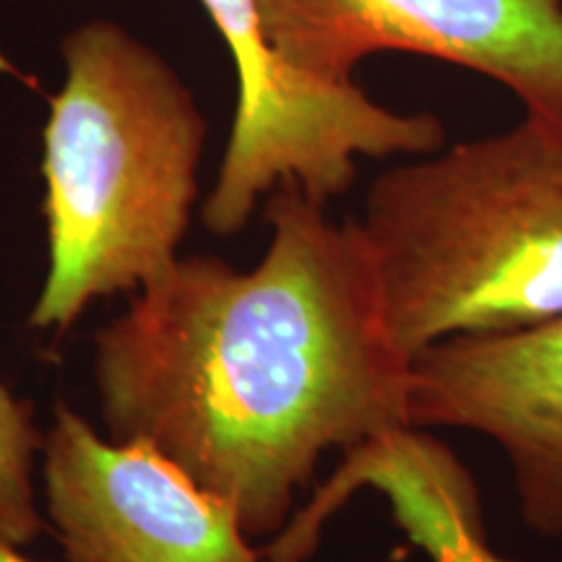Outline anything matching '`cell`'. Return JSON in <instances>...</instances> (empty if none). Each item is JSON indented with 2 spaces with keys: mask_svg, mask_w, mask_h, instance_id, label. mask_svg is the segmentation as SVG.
<instances>
[{
  "mask_svg": "<svg viewBox=\"0 0 562 562\" xmlns=\"http://www.w3.org/2000/svg\"><path fill=\"white\" fill-rule=\"evenodd\" d=\"M271 245L237 271L178 258L94 336L104 430L227 501L248 537L284 529L321 456L409 427L412 360L385 318L360 222L286 178Z\"/></svg>",
  "mask_w": 562,
  "mask_h": 562,
  "instance_id": "1",
  "label": "cell"
},
{
  "mask_svg": "<svg viewBox=\"0 0 562 562\" xmlns=\"http://www.w3.org/2000/svg\"><path fill=\"white\" fill-rule=\"evenodd\" d=\"M409 427H456L508 459L524 524L562 533V315L430 344L412 360Z\"/></svg>",
  "mask_w": 562,
  "mask_h": 562,
  "instance_id": "7",
  "label": "cell"
},
{
  "mask_svg": "<svg viewBox=\"0 0 562 562\" xmlns=\"http://www.w3.org/2000/svg\"><path fill=\"white\" fill-rule=\"evenodd\" d=\"M42 476L68 562H263L227 501L149 446L100 438L68 404L55 406Z\"/></svg>",
  "mask_w": 562,
  "mask_h": 562,
  "instance_id": "6",
  "label": "cell"
},
{
  "mask_svg": "<svg viewBox=\"0 0 562 562\" xmlns=\"http://www.w3.org/2000/svg\"><path fill=\"white\" fill-rule=\"evenodd\" d=\"M45 435L32 422L30 404L19 402L0 381V544L30 547L45 531L34 497V456Z\"/></svg>",
  "mask_w": 562,
  "mask_h": 562,
  "instance_id": "8",
  "label": "cell"
},
{
  "mask_svg": "<svg viewBox=\"0 0 562 562\" xmlns=\"http://www.w3.org/2000/svg\"><path fill=\"white\" fill-rule=\"evenodd\" d=\"M237 68V110L220 178L201 209L211 235L245 229L252 209L292 178L328 203L357 180L360 157H425L446 128L430 112H396L357 83H328L290 66L266 34L258 0H199Z\"/></svg>",
  "mask_w": 562,
  "mask_h": 562,
  "instance_id": "4",
  "label": "cell"
},
{
  "mask_svg": "<svg viewBox=\"0 0 562 562\" xmlns=\"http://www.w3.org/2000/svg\"><path fill=\"white\" fill-rule=\"evenodd\" d=\"M357 222L409 360L562 315V138L526 117L378 175Z\"/></svg>",
  "mask_w": 562,
  "mask_h": 562,
  "instance_id": "3",
  "label": "cell"
},
{
  "mask_svg": "<svg viewBox=\"0 0 562 562\" xmlns=\"http://www.w3.org/2000/svg\"><path fill=\"white\" fill-rule=\"evenodd\" d=\"M290 66L355 83L378 53H417L497 81L562 138V0H258Z\"/></svg>",
  "mask_w": 562,
  "mask_h": 562,
  "instance_id": "5",
  "label": "cell"
},
{
  "mask_svg": "<svg viewBox=\"0 0 562 562\" xmlns=\"http://www.w3.org/2000/svg\"><path fill=\"white\" fill-rule=\"evenodd\" d=\"M501 562H503V560H501Z\"/></svg>",
  "mask_w": 562,
  "mask_h": 562,
  "instance_id": "10",
  "label": "cell"
},
{
  "mask_svg": "<svg viewBox=\"0 0 562 562\" xmlns=\"http://www.w3.org/2000/svg\"><path fill=\"white\" fill-rule=\"evenodd\" d=\"M60 53L66 81L42 136L50 266L30 315L50 331L178 261L209 133L170 63L115 21L76 26Z\"/></svg>",
  "mask_w": 562,
  "mask_h": 562,
  "instance_id": "2",
  "label": "cell"
},
{
  "mask_svg": "<svg viewBox=\"0 0 562 562\" xmlns=\"http://www.w3.org/2000/svg\"><path fill=\"white\" fill-rule=\"evenodd\" d=\"M0 562H32V560H26L24 554L16 550V547L0 544Z\"/></svg>",
  "mask_w": 562,
  "mask_h": 562,
  "instance_id": "9",
  "label": "cell"
}]
</instances>
